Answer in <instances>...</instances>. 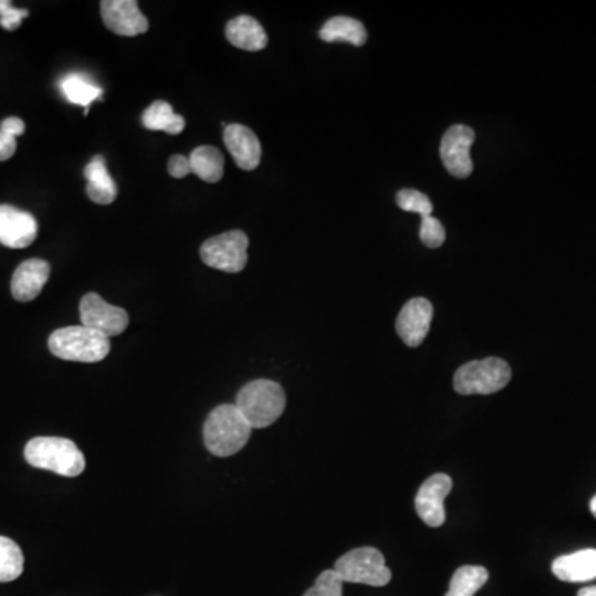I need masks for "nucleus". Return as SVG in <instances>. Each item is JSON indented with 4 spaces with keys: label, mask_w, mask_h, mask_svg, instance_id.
<instances>
[{
    "label": "nucleus",
    "mask_w": 596,
    "mask_h": 596,
    "mask_svg": "<svg viewBox=\"0 0 596 596\" xmlns=\"http://www.w3.org/2000/svg\"><path fill=\"white\" fill-rule=\"evenodd\" d=\"M578 596H596V587L582 588V590L578 592Z\"/></svg>",
    "instance_id": "obj_32"
},
{
    "label": "nucleus",
    "mask_w": 596,
    "mask_h": 596,
    "mask_svg": "<svg viewBox=\"0 0 596 596\" xmlns=\"http://www.w3.org/2000/svg\"><path fill=\"white\" fill-rule=\"evenodd\" d=\"M552 572L558 580L568 583L590 582L596 578V550H578L562 555L552 563Z\"/></svg>",
    "instance_id": "obj_16"
},
{
    "label": "nucleus",
    "mask_w": 596,
    "mask_h": 596,
    "mask_svg": "<svg viewBox=\"0 0 596 596\" xmlns=\"http://www.w3.org/2000/svg\"><path fill=\"white\" fill-rule=\"evenodd\" d=\"M60 88H62L63 95L70 103L85 108V115H87L88 108H90L93 101H97L103 95V90L98 85L90 82L80 73H70V75L63 78L60 82Z\"/></svg>",
    "instance_id": "obj_22"
},
{
    "label": "nucleus",
    "mask_w": 596,
    "mask_h": 596,
    "mask_svg": "<svg viewBox=\"0 0 596 596\" xmlns=\"http://www.w3.org/2000/svg\"><path fill=\"white\" fill-rule=\"evenodd\" d=\"M226 37L234 47L247 52H259L269 44L264 27L249 15H239L226 27Z\"/></svg>",
    "instance_id": "obj_17"
},
{
    "label": "nucleus",
    "mask_w": 596,
    "mask_h": 596,
    "mask_svg": "<svg viewBox=\"0 0 596 596\" xmlns=\"http://www.w3.org/2000/svg\"><path fill=\"white\" fill-rule=\"evenodd\" d=\"M50 279V264L42 259H29L15 269L10 292L17 302H32L39 297Z\"/></svg>",
    "instance_id": "obj_14"
},
{
    "label": "nucleus",
    "mask_w": 596,
    "mask_h": 596,
    "mask_svg": "<svg viewBox=\"0 0 596 596\" xmlns=\"http://www.w3.org/2000/svg\"><path fill=\"white\" fill-rule=\"evenodd\" d=\"M489 580V572L484 567L466 565L457 568L449 583L446 596H474Z\"/></svg>",
    "instance_id": "obj_23"
},
{
    "label": "nucleus",
    "mask_w": 596,
    "mask_h": 596,
    "mask_svg": "<svg viewBox=\"0 0 596 596\" xmlns=\"http://www.w3.org/2000/svg\"><path fill=\"white\" fill-rule=\"evenodd\" d=\"M252 426L236 404H221L204 423V444L217 457L234 456L249 443Z\"/></svg>",
    "instance_id": "obj_1"
},
{
    "label": "nucleus",
    "mask_w": 596,
    "mask_h": 596,
    "mask_svg": "<svg viewBox=\"0 0 596 596\" xmlns=\"http://www.w3.org/2000/svg\"><path fill=\"white\" fill-rule=\"evenodd\" d=\"M0 131L17 138V136L24 135L25 123L20 120V118H17V116H10V118H5V120L0 123Z\"/></svg>",
    "instance_id": "obj_30"
},
{
    "label": "nucleus",
    "mask_w": 596,
    "mask_h": 596,
    "mask_svg": "<svg viewBox=\"0 0 596 596\" xmlns=\"http://www.w3.org/2000/svg\"><path fill=\"white\" fill-rule=\"evenodd\" d=\"M110 348V338L83 325L58 328L49 338L52 355L65 361L98 363L105 360Z\"/></svg>",
    "instance_id": "obj_4"
},
{
    "label": "nucleus",
    "mask_w": 596,
    "mask_h": 596,
    "mask_svg": "<svg viewBox=\"0 0 596 596\" xmlns=\"http://www.w3.org/2000/svg\"><path fill=\"white\" fill-rule=\"evenodd\" d=\"M452 491V479L447 474H434L419 487L414 507L419 519L429 527H441L446 522L444 499Z\"/></svg>",
    "instance_id": "obj_11"
},
{
    "label": "nucleus",
    "mask_w": 596,
    "mask_h": 596,
    "mask_svg": "<svg viewBox=\"0 0 596 596\" xmlns=\"http://www.w3.org/2000/svg\"><path fill=\"white\" fill-rule=\"evenodd\" d=\"M320 39L323 42H348L355 47H361L368 40V32L360 20L351 19V17H333L320 29Z\"/></svg>",
    "instance_id": "obj_19"
},
{
    "label": "nucleus",
    "mask_w": 596,
    "mask_h": 596,
    "mask_svg": "<svg viewBox=\"0 0 596 596\" xmlns=\"http://www.w3.org/2000/svg\"><path fill=\"white\" fill-rule=\"evenodd\" d=\"M168 173L176 179L186 178V176L193 173L188 156H183V154L171 156L168 161Z\"/></svg>",
    "instance_id": "obj_29"
},
{
    "label": "nucleus",
    "mask_w": 596,
    "mask_h": 596,
    "mask_svg": "<svg viewBox=\"0 0 596 596\" xmlns=\"http://www.w3.org/2000/svg\"><path fill=\"white\" fill-rule=\"evenodd\" d=\"M419 237H421L424 246L431 247V249H438L446 241V231H444L443 224L436 217L424 216L421 217Z\"/></svg>",
    "instance_id": "obj_27"
},
{
    "label": "nucleus",
    "mask_w": 596,
    "mask_h": 596,
    "mask_svg": "<svg viewBox=\"0 0 596 596\" xmlns=\"http://www.w3.org/2000/svg\"><path fill=\"white\" fill-rule=\"evenodd\" d=\"M303 596H343V580L335 570H325Z\"/></svg>",
    "instance_id": "obj_26"
},
{
    "label": "nucleus",
    "mask_w": 596,
    "mask_h": 596,
    "mask_svg": "<svg viewBox=\"0 0 596 596\" xmlns=\"http://www.w3.org/2000/svg\"><path fill=\"white\" fill-rule=\"evenodd\" d=\"M335 572L343 583H361L370 587H385L391 582L390 568L378 548L361 547L345 553L335 563Z\"/></svg>",
    "instance_id": "obj_6"
},
{
    "label": "nucleus",
    "mask_w": 596,
    "mask_h": 596,
    "mask_svg": "<svg viewBox=\"0 0 596 596\" xmlns=\"http://www.w3.org/2000/svg\"><path fill=\"white\" fill-rule=\"evenodd\" d=\"M83 327L92 328L105 337H118L125 332L130 317L125 308L115 307L95 292L85 295L80 302Z\"/></svg>",
    "instance_id": "obj_8"
},
{
    "label": "nucleus",
    "mask_w": 596,
    "mask_h": 596,
    "mask_svg": "<svg viewBox=\"0 0 596 596\" xmlns=\"http://www.w3.org/2000/svg\"><path fill=\"white\" fill-rule=\"evenodd\" d=\"M433 303L426 298H411L399 312L396 332L408 347L416 348L428 337L433 322Z\"/></svg>",
    "instance_id": "obj_13"
},
{
    "label": "nucleus",
    "mask_w": 596,
    "mask_h": 596,
    "mask_svg": "<svg viewBox=\"0 0 596 596\" xmlns=\"http://www.w3.org/2000/svg\"><path fill=\"white\" fill-rule=\"evenodd\" d=\"M143 125L146 130L164 131L168 135H179L186 126L183 116L176 115L173 106L166 101H154L143 113Z\"/></svg>",
    "instance_id": "obj_21"
},
{
    "label": "nucleus",
    "mask_w": 596,
    "mask_h": 596,
    "mask_svg": "<svg viewBox=\"0 0 596 596\" xmlns=\"http://www.w3.org/2000/svg\"><path fill=\"white\" fill-rule=\"evenodd\" d=\"M191 171L206 183H219L224 176V156L216 146H199L189 156Z\"/></svg>",
    "instance_id": "obj_20"
},
{
    "label": "nucleus",
    "mask_w": 596,
    "mask_h": 596,
    "mask_svg": "<svg viewBox=\"0 0 596 596\" xmlns=\"http://www.w3.org/2000/svg\"><path fill=\"white\" fill-rule=\"evenodd\" d=\"M15 151H17V140L14 136L0 131V161H7V159L12 158Z\"/></svg>",
    "instance_id": "obj_31"
},
{
    "label": "nucleus",
    "mask_w": 596,
    "mask_h": 596,
    "mask_svg": "<svg viewBox=\"0 0 596 596\" xmlns=\"http://www.w3.org/2000/svg\"><path fill=\"white\" fill-rule=\"evenodd\" d=\"M287 398L279 383L272 380H255L242 386L237 393L236 406L252 429L267 428L284 413Z\"/></svg>",
    "instance_id": "obj_3"
},
{
    "label": "nucleus",
    "mask_w": 596,
    "mask_h": 596,
    "mask_svg": "<svg viewBox=\"0 0 596 596\" xmlns=\"http://www.w3.org/2000/svg\"><path fill=\"white\" fill-rule=\"evenodd\" d=\"M512 378L509 363L500 358L469 361L454 375V390L459 395H494L504 390Z\"/></svg>",
    "instance_id": "obj_5"
},
{
    "label": "nucleus",
    "mask_w": 596,
    "mask_h": 596,
    "mask_svg": "<svg viewBox=\"0 0 596 596\" xmlns=\"http://www.w3.org/2000/svg\"><path fill=\"white\" fill-rule=\"evenodd\" d=\"M590 509H592V514L596 517V496L592 499V504H590Z\"/></svg>",
    "instance_id": "obj_33"
},
{
    "label": "nucleus",
    "mask_w": 596,
    "mask_h": 596,
    "mask_svg": "<svg viewBox=\"0 0 596 596\" xmlns=\"http://www.w3.org/2000/svg\"><path fill=\"white\" fill-rule=\"evenodd\" d=\"M224 143L239 168L254 171L262 158V146L254 131L244 125H229L224 130Z\"/></svg>",
    "instance_id": "obj_15"
},
{
    "label": "nucleus",
    "mask_w": 596,
    "mask_h": 596,
    "mask_svg": "<svg viewBox=\"0 0 596 596\" xmlns=\"http://www.w3.org/2000/svg\"><path fill=\"white\" fill-rule=\"evenodd\" d=\"M249 237L246 232L229 231L207 239L201 247V259L212 269L239 274L246 269Z\"/></svg>",
    "instance_id": "obj_7"
},
{
    "label": "nucleus",
    "mask_w": 596,
    "mask_h": 596,
    "mask_svg": "<svg viewBox=\"0 0 596 596\" xmlns=\"http://www.w3.org/2000/svg\"><path fill=\"white\" fill-rule=\"evenodd\" d=\"M29 17V10L15 9L9 0H0V27L5 30H17L22 20Z\"/></svg>",
    "instance_id": "obj_28"
},
{
    "label": "nucleus",
    "mask_w": 596,
    "mask_h": 596,
    "mask_svg": "<svg viewBox=\"0 0 596 596\" xmlns=\"http://www.w3.org/2000/svg\"><path fill=\"white\" fill-rule=\"evenodd\" d=\"M24 456L30 466L58 476H80L87 466L83 452L67 438H34L25 446Z\"/></svg>",
    "instance_id": "obj_2"
},
{
    "label": "nucleus",
    "mask_w": 596,
    "mask_h": 596,
    "mask_svg": "<svg viewBox=\"0 0 596 596\" xmlns=\"http://www.w3.org/2000/svg\"><path fill=\"white\" fill-rule=\"evenodd\" d=\"M24 572V553L14 540L0 537V583L14 582Z\"/></svg>",
    "instance_id": "obj_24"
},
{
    "label": "nucleus",
    "mask_w": 596,
    "mask_h": 596,
    "mask_svg": "<svg viewBox=\"0 0 596 596\" xmlns=\"http://www.w3.org/2000/svg\"><path fill=\"white\" fill-rule=\"evenodd\" d=\"M474 140H476V133L472 128L464 125L451 126L443 136L439 153L444 166L454 178H467L474 171L471 159V146Z\"/></svg>",
    "instance_id": "obj_9"
},
{
    "label": "nucleus",
    "mask_w": 596,
    "mask_h": 596,
    "mask_svg": "<svg viewBox=\"0 0 596 596\" xmlns=\"http://www.w3.org/2000/svg\"><path fill=\"white\" fill-rule=\"evenodd\" d=\"M100 9L103 24L113 34L136 37L148 32V19L141 14L136 0H103Z\"/></svg>",
    "instance_id": "obj_10"
},
{
    "label": "nucleus",
    "mask_w": 596,
    "mask_h": 596,
    "mask_svg": "<svg viewBox=\"0 0 596 596\" xmlns=\"http://www.w3.org/2000/svg\"><path fill=\"white\" fill-rule=\"evenodd\" d=\"M85 178H87V196L90 201L97 202L100 206H108L115 201L118 196V186L108 173L106 159L101 154L87 164Z\"/></svg>",
    "instance_id": "obj_18"
},
{
    "label": "nucleus",
    "mask_w": 596,
    "mask_h": 596,
    "mask_svg": "<svg viewBox=\"0 0 596 596\" xmlns=\"http://www.w3.org/2000/svg\"><path fill=\"white\" fill-rule=\"evenodd\" d=\"M396 202L403 211L414 212L421 217L433 214V202L429 201L426 194L419 193L416 189H401L396 196Z\"/></svg>",
    "instance_id": "obj_25"
},
{
    "label": "nucleus",
    "mask_w": 596,
    "mask_h": 596,
    "mask_svg": "<svg viewBox=\"0 0 596 596\" xmlns=\"http://www.w3.org/2000/svg\"><path fill=\"white\" fill-rule=\"evenodd\" d=\"M39 236V222L30 212L17 207L0 206V244L10 249H25L32 246Z\"/></svg>",
    "instance_id": "obj_12"
}]
</instances>
